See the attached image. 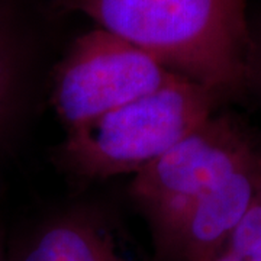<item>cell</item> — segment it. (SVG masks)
<instances>
[{"instance_id":"6da1fadb","label":"cell","mask_w":261,"mask_h":261,"mask_svg":"<svg viewBox=\"0 0 261 261\" xmlns=\"http://www.w3.org/2000/svg\"><path fill=\"white\" fill-rule=\"evenodd\" d=\"M219 97L247 86L245 0H56Z\"/></svg>"},{"instance_id":"7a4b0ae2","label":"cell","mask_w":261,"mask_h":261,"mask_svg":"<svg viewBox=\"0 0 261 261\" xmlns=\"http://www.w3.org/2000/svg\"><path fill=\"white\" fill-rule=\"evenodd\" d=\"M218 100L207 87L177 74L159 90L67 130L60 161L84 180L137 174L209 119Z\"/></svg>"},{"instance_id":"3957f363","label":"cell","mask_w":261,"mask_h":261,"mask_svg":"<svg viewBox=\"0 0 261 261\" xmlns=\"http://www.w3.org/2000/svg\"><path fill=\"white\" fill-rule=\"evenodd\" d=\"M260 145L240 122L212 115L159 159L140 170L130 195L148 218L152 243L216 185L244 167Z\"/></svg>"},{"instance_id":"277c9868","label":"cell","mask_w":261,"mask_h":261,"mask_svg":"<svg viewBox=\"0 0 261 261\" xmlns=\"http://www.w3.org/2000/svg\"><path fill=\"white\" fill-rule=\"evenodd\" d=\"M176 75L145 51L97 28L77 38L58 64L53 102L68 130L159 90Z\"/></svg>"},{"instance_id":"5b68a950","label":"cell","mask_w":261,"mask_h":261,"mask_svg":"<svg viewBox=\"0 0 261 261\" xmlns=\"http://www.w3.org/2000/svg\"><path fill=\"white\" fill-rule=\"evenodd\" d=\"M261 193V152L207 192L154 244L152 261H209Z\"/></svg>"},{"instance_id":"8992f818","label":"cell","mask_w":261,"mask_h":261,"mask_svg":"<svg viewBox=\"0 0 261 261\" xmlns=\"http://www.w3.org/2000/svg\"><path fill=\"white\" fill-rule=\"evenodd\" d=\"M8 261H152L105 215L77 211L41 225Z\"/></svg>"},{"instance_id":"52a82bcc","label":"cell","mask_w":261,"mask_h":261,"mask_svg":"<svg viewBox=\"0 0 261 261\" xmlns=\"http://www.w3.org/2000/svg\"><path fill=\"white\" fill-rule=\"evenodd\" d=\"M22 54L23 38L16 0H0V121L9 103Z\"/></svg>"},{"instance_id":"ba28073f","label":"cell","mask_w":261,"mask_h":261,"mask_svg":"<svg viewBox=\"0 0 261 261\" xmlns=\"http://www.w3.org/2000/svg\"><path fill=\"white\" fill-rule=\"evenodd\" d=\"M224 247L247 261H261V193Z\"/></svg>"},{"instance_id":"9c48e42d","label":"cell","mask_w":261,"mask_h":261,"mask_svg":"<svg viewBox=\"0 0 261 261\" xmlns=\"http://www.w3.org/2000/svg\"><path fill=\"white\" fill-rule=\"evenodd\" d=\"M255 84L261 92V32L251 34V49L247 65V84Z\"/></svg>"},{"instance_id":"30bf717a","label":"cell","mask_w":261,"mask_h":261,"mask_svg":"<svg viewBox=\"0 0 261 261\" xmlns=\"http://www.w3.org/2000/svg\"><path fill=\"white\" fill-rule=\"evenodd\" d=\"M209 261H247L243 257H240L238 254H235L231 250H228L226 247H224L218 254H215L214 257Z\"/></svg>"},{"instance_id":"8fae6325","label":"cell","mask_w":261,"mask_h":261,"mask_svg":"<svg viewBox=\"0 0 261 261\" xmlns=\"http://www.w3.org/2000/svg\"><path fill=\"white\" fill-rule=\"evenodd\" d=\"M0 261H8V252H6V247L3 243L2 233H0Z\"/></svg>"}]
</instances>
